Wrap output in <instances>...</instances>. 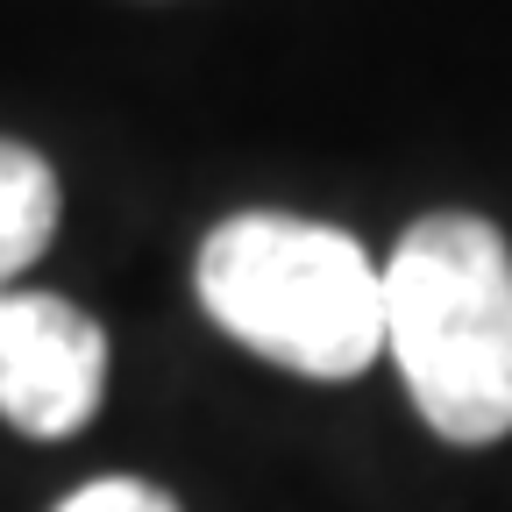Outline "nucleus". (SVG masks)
I'll list each match as a JSON object with an SVG mask.
<instances>
[{"label":"nucleus","mask_w":512,"mask_h":512,"mask_svg":"<svg viewBox=\"0 0 512 512\" xmlns=\"http://www.w3.org/2000/svg\"><path fill=\"white\" fill-rule=\"evenodd\" d=\"M107 335L57 292H0V420L64 441L100 413Z\"/></svg>","instance_id":"nucleus-3"},{"label":"nucleus","mask_w":512,"mask_h":512,"mask_svg":"<svg viewBox=\"0 0 512 512\" xmlns=\"http://www.w3.org/2000/svg\"><path fill=\"white\" fill-rule=\"evenodd\" d=\"M384 349L441 441L484 448L512 434V249L484 214H427L399 235Z\"/></svg>","instance_id":"nucleus-1"},{"label":"nucleus","mask_w":512,"mask_h":512,"mask_svg":"<svg viewBox=\"0 0 512 512\" xmlns=\"http://www.w3.org/2000/svg\"><path fill=\"white\" fill-rule=\"evenodd\" d=\"M57 235V178L29 143L0 136V292H15V278L36 264Z\"/></svg>","instance_id":"nucleus-4"},{"label":"nucleus","mask_w":512,"mask_h":512,"mask_svg":"<svg viewBox=\"0 0 512 512\" xmlns=\"http://www.w3.org/2000/svg\"><path fill=\"white\" fill-rule=\"evenodd\" d=\"M57 512H178V498L143 477H100V484H79Z\"/></svg>","instance_id":"nucleus-5"},{"label":"nucleus","mask_w":512,"mask_h":512,"mask_svg":"<svg viewBox=\"0 0 512 512\" xmlns=\"http://www.w3.org/2000/svg\"><path fill=\"white\" fill-rule=\"evenodd\" d=\"M200 306L299 377H356L384 356V264L328 221L228 214L200 242Z\"/></svg>","instance_id":"nucleus-2"}]
</instances>
